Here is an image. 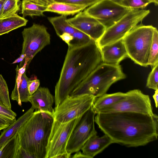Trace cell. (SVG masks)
I'll return each instance as SVG.
<instances>
[{"mask_svg": "<svg viewBox=\"0 0 158 158\" xmlns=\"http://www.w3.org/2000/svg\"><path fill=\"white\" fill-rule=\"evenodd\" d=\"M96 114L95 122L114 143L136 147L158 139V116L156 114L119 112Z\"/></svg>", "mask_w": 158, "mask_h": 158, "instance_id": "1", "label": "cell"}, {"mask_svg": "<svg viewBox=\"0 0 158 158\" xmlns=\"http://www.w3.org/2000/svg\"><path fill=\"white\" fill-rule=\"evenodd\" d=\"M102 62L100 49L93 40L83 45L68 47L55 86V107Z\"/></svg>", "mask_w": 158, "mask_h": 158, "instance_id": "2", "label": "cell"}, {"mask_svg": "<svg viewBox=\"0 0 158 158\" xmlns=\"http://www.w3.org/2000/svg\"><path fill=\"white\" fill-rule=\"evenodd\" d=\"M53 114L36 110L18 132L19 145L36 158H45Z\"/></svg>", "mask_w": 158, "mask_h": 158, "instance_id": "3", "label": "cell"}, {"mask_svg": "<svg viewBox=\"0 0 158 158\" xmlns=\"http://www.w3.org/2000/svg\"><path fill=\"white\" fill-rule=\"evenodd\" d=\"M126 77L119 64L102 62L73 90L70 95L89 94L97 98L106 94L113 84Z\"/></svg>", "mask_w": 158, "mask_h": 158, "instance_id": "4", "label": "cell"}, {"mask_svg": "<svg viewBox=\"0 0 158 158\" xmlns=\"http://www.w3.org/2000/svg\"><path fill=\"white\" fill-rule=\"evenodd\" d=\"M155 27L138 24L123 39L128 57L141 66L147 67L149 51Z\"/></svg>", "mask_w": 158, "mask_h": 158, "instance_id": "5", "label": "cell"}, {"mask_svg": "<svg viewBox=\"0 0 158 158\" xmlns=\"http://www.w3.org/2000/svg\"><path fill=\"white\" fill-rule=\"evenodd\" d=\"M149 10L132 9L114 24L106 29L101 37L95 41L99 48L123 39L135 26L150 13Z\"/></svg>", "mask_w": 158, "mask_h": 158, "instance_id": "6", "label": "cell"}, {"mask_svg": "<svg viewBox=\"0 0 158 158\" xmlns=\"http://www.w3.org/2000/svg\"><path fill=\"white\" fill-rule=\"evenodd\" d=\"M96 98L89 94L68 96L55 107L54 119L65 123L82 116L92 106Z\"/></svg>", "mask_w": 158, "mask_h": 158, "instance_id": "7", "label": "cell"}, {"mask_svg": "<svg viewBox=\"0 0 158 158\" xmlns=\"http://www.w3.org/2000/svg\"><path fill=\"white\" fill-rule=\"evenodd\" d=\"M23 38L21 54L25 57L24 63L28 67L34 57L46 46L50 44V35L44 25L33 23L24 28L22 32Z\"/></svg>", "mask_w": 158, "mask_h": 158, "instance_id": "8", "label": "cell"}, {"mask_svg": "<svg viewBox=\"0 0 158 158\" xmlns=\"http://www.w3.org/2000/svg\"><path fill=\"white\" fill-rule=\"evenodd\" d=\"M126 97L114 104L99 110V113L131 112L152 114L151 102L148 95L143 93L139 89L130 90L127 92Z\"/></svg>", "mask_w": 158, "mask_h": 158, "instance_id": "9", "label": "cell"}, {"mask_svg": "<svg viewBox=\"0 0 158 158\" xmlns=\"http://www.w3.org/2000/svg\"><path fill=\"white\" fill-rule=\"evenodd\" d=\"M132 9L110 0H101L84 11L97 19L106 29L112 26Z\"/></svg>", "mask_w": 158, "mask_h": 158, "instance_id": "10", "label": "cell"}, {"mask_svg": "<svg viewBox=\"0 0 158 158\" xmlns=\"http://www.w3.org/2000/svg\"><path fill=\"white\" fill-rule=\"evenodd\" d=\"M82 116L65 123H60L54 119L45 158H55L59 155L67 152L66 146L68 140Z\"/></svg>", "mask_w": 158, "mask_h": 158, "instance_id": "11", "label": "cell"}, {"mask_svg": "<svg viewBox=\"0 0 158 158\" xmlns=\"http://www.w3.org/2000/svg\"><path fill=\"white\" fill-rule=\"evenodd\" d=\"M96 113L92 106L81 117L74 128L68 142L67 152L70 154L80 150L86 141L97 134L94 125Z\"/></svg>", "mask_w": 158, "mask_h": 158, "instance_id": "12", "label": "cell"}, {"mask_svg": "<svg viewBox=\"0 0 158 158\" xmlns=\"http://www.w3.org/2000/svg\"><path fill=\"white\" fill-rule=\"evenodd\" d=\"M67 20L74 28L85 33L96 42L101 37L106 30L97 19L84 11L79 12Z\"/></svg>", "mask_w": 158, "mask_h": 158, "instance_id": "13", "label": "cell"}, {"mask_svg": "<svg viewBox=\"0 0 158 158\" xmlns=\"http://www.w3.org/2000/svg\"><path fill=\"white\" fill-rule=\"evenodd\" d=\"M102 62L118 64L128 56L123 39L100 48Z\"/></svg>", "mask_w": 158, "mask_h": 158, "instance_id": "14", "label": "cell"}, {"mask_svg": "<svg viewBox=\"0 0 158 158\" xmlns=\"http://www.w3.org/2000/svg\"><path fill=\"white\" fill-rule=\"evenodd\" d=\"M26 67L25 64L20 69L17 66L15 86L10 97L11 100L16 101L20 106H21L22 102H28L30 96L27 86L28 81L29 79L26 74Z\"/></svg>", "mask_w": 158, "mask_h": 158, "instance_id": "15", "label": "cell"}, {"mask_svg": "<svg viewBox=\"0 0 158 158\" xmlns=\"http://www.w3.org/2000/svg\"><path fill=\"white\" fill-rule=\"evenodd\" d=\"M28 102L36 110L53 114L54 109L52 105L54 102V97L48 88L39 87L34 94L30 96Z\"/></svg>", "mask_w": 158, "mask_h": 158, "instance_id": "16", "label": "cell"}, {"mask_svg": "<svg viewBox=\"0 0 158 158\" xmlns=\"http://www.w3.org/2000/svg\"><path fill=\"white\" fill-rule=\"evenodd\" d=\"M113 143L112 140L107 135L104 134L99 137L96 134L86 141L81 150L89 158H93Z\"/></svg>", "mask_w": 158, "mask_h": 158, "instance_id": "17", "label": "cell"}, {"mask_svg": "<svg viewBox=\"0 0 158 158\" xmlns=\"http://www.w3.org/2000/svg\"><path fill=\"white\" fill-rule=\"evenodd\" d=\"M35 109L31 106L17 120L4 129L0 135V147L18 132L31 116Z\"/></svg>", "mask_w": 158, "mask_h": 158, "instance_id": "18", "label": "cell"}, {"mask_svg": "<svg viewBox=\"0 0 158 158\" xmlns=\"http://www.w3.org/2000/svg\"><path fill=\"white\" fill-rule=\"evenodd\" d=\"M87 7L84 6L72 3L54 2L47 5L46 11L64 15H73L82 11Z\"/></svg>", "mask_w": 158, "mask_h": 158, "instance_id": "19", "label": "cell"}, {"mask_svg": "<svg viewBox=\"0 0 158 158\" xmlns=\"http://www.w3.org/2000/svg\"><path fill=\"white\" fill-rule=\"evenodd\" d=\"M28 21L17 14L6 17L0 18V35L26 26Z\"/></svg>", "mask_w": 158, "mask_h": 158, "instance_id": "20", "label": "cell"}, {"mask_svg": "<svg viewBox=\"0 0 158 158\" xmlns=\"http://www.w3.org/2000/svg\"><path fill=\"white\" fill-rule=\"evenodd\" d=\"M126 93L118 92L110 94L106 93L100 97L96 98L92 108L96 114L100 110L113 105L125 98Z\"/></svg>", "mask_w": 158, "mask_h": 158, "instance_id": "21", "label": "cell"}, {"mask_svg": "<svg viewBox=\"0 0 158 158\" xmlns=\"http://www.w3.org/2000/svg\"><path fill=\"white\" fill-rule=\"evenodd\" d=\"M67 16L49 17L48 20L53 26L57 35L59 37L64 33L72 34L77 29L68 22Z\"/></svg>", "mask_w": 158, "mask_h": 158, "instance_id": "22", "label": "cell"}, {"mask_svg": "<svg viewBox=\"0 0 158 158\" xmlns=\"http://www.w3.org/2000/svg\"><path fill=\"white\" fill-rule=\"evenodd\" d=\"M19 147L17 132L0 147V158H17Z\"/></svg>", "mask_w": 158, "mask_h": 158, "instance_id": "23", "label": "cell"}, {"mask_svg": "<svg viewBox=\"0 0 158 158\" xmlns=\"http://www.w3.org/2000/svg\"><path fill=\"white\" fill-rule=\"evenodd\" d=\"M47 5L38 4L28 0H23L21 13L23 18L27 16H43L46 11Z\"/></svg>", "mask_w": 158, "mask_h": 158, "instance_id": "24", "label": "cell"}, {"mask_svg": "<svg viewBox=\"0 0 158 158\" xmlns=\"http://www.w3.org/2000/svg\"><path fill=\"white\" fill-rule=\"evenodd\" d=\"M158 64V31L155 27L150 47L148 64L152 67Z\"/></svg>", "mask_w": 158, "mask_h": 158, "instance_id": "25", "label": "cell"}, {"mask_svg": "<svg viewBox=\"0 0 158 158\" xmlns=\"http://www.w3.org/2000/svg\"><path fill=\"white\" fill-rule=\"evenodd\" d=\"M20 0H6L1 11L0 18L10 16L16 14L20 10Z\"/></svg>", "mask_w": 158, "mask_h": 158, "instance_id": "26", "label": "cell"}, {"mask_svg": "<svg viewBox=\"0 0 158 158\" xmlns=\"http://www.w3.org/2000/svg\"><path fill=\"white\" fill-rule=\"evenodd\" d=\"M0 104L11 109L7 85L1 74L0 75Z\"/></svg>", "mask_w": 158, "mask_h": 158, "instance_id": "27", "label": "cell"}, {"mask_svg": "<svg viewBox=\"0 0 158 158\" xmlns=\"http://www.w3.org/2000/svg\"><path fill=\"white\" fill-rule=\"evenodd\" d=\"M72 35L73 39L70 42L68 47H75L83 45L89 43L93 40L89 36L77 30Z\"/></svg>", "mask_w": 158, "mask_h": 158, "instance_id": "28", "label": "cell"}, {"mask_svg": "<svg viewBox=\"0 0 158 158\" xmlns=\"http://www.w3.org/2000/svg\"><path fill=\"white\" fill-rule=\"evenodd\" d=\"M148 77L146 87L155 90H158V64L152 67Z\"/></svg>", "mask_w": 158, "mask_h": 158, "instance_id": "29", "label": "cell"}, {"mask_svg": "<svg viewBox=\"0 0 158 158\" xmlns=\"http://www.w3.org/2000/svg\"><path fill=\"white\" fill-rule=\"evenodd\" d=\"M150 3L149 0H123L120 5L134 9H143Z\"/></svg>", "mask_w": 158, "mask_h": 158, "instance_id": "30", "label": "cell"}, {"mask_svg": "<svg viewBox=\"0 0 158 158\" xmlns=\"http://www.w3.org/2000/svg\"><path fill=\"white\" fill-rule=\"evenodd\" d=\"M47 5L54 2H59L81 5L88 7L101 0H43Z\"/></svg>", "mask_w": 158, "mask_h": 158, "instance_id": "31", "label": "cell"}, {"mask_svg": "<svg viewBox=\"0 0 158 158\" xmlns=\"http://www.w3.org/2000/svg\"><path fill=\"white\" fill-rule=\"evenodd\" d=\"M0 116L12 122H14L16 120L17 114L11 109L0 104Z\"/></svg>", "mask_w": 158, "mask_h": 158, "instance_id": "32", "label": "cell"}, {"mask_svg": "<svg viewBox=\"0 0 158 158\" xmlns=\"http://www.w3.org/2000/svg\"><path fill=\"white\" fill-rule=\"evenodd\" d=\"M40 85V81L38 79H35L33 80L29 79L28 80L27 86L30 95H32L37 90Z\"/></svg>", "mask_w": 158, "mask_h": 158, "instance_id": "33", "label": "cell"}, {"mask_svg": "<svg viewBox=\"0 0 158 158\" xmlns=\"http://www.w3.org/2000/svg\"><path fill=\"white\" fill-rule=\"evenodd\" d=\"M17 158H36V157L31 152L20 146Z\"/></svg>", "mask_w": 158, "mask_h": 158, "instance_id": "34", "label": "cell"}, {"mask_svg": "<svg viewBox=\"0 0 158 158\" xmlns=\"http://www.w3.org/2000/svg\"><path fill=\"white\" fill-rule=\"evenodd\" d=\"M13 122L0 116V131L6 129Z\"/></svg>", "mask_w": 158, "mask_h": 158, "instance_id": "35", "label": "cell"}, {"mask_svg": "<svg viewBox=\"0 0 158 158\" xmlns=\"http://www.w3.org/2000/svg\"><path fill=\"white\" fill-rule=\"evenodd\" d=\"M59 37L66 43L68 46L69 45L71 41L73 39L72 34L67 33H64L61 35Z\"/></svg>", "mask_w": 158, "mask_h": 158, "instance_id": "36", "label": "cell"}, {"mask_svg": "<svg viewBox=\"0 0 158 158\" xmlns=\"http://www.w3.org/2000/svg\"><path fill=\"white\" fill-rule=\"evenodd\" d=\"M76 153L72 157V158H89V157L82 152L80 150L76 152Z\"/></svg>", "mask_w": 158, "mask_h": 158, "instance_id": "37", "label": "cell"}, {"mask_svg": "<svg viewBox=\"0 0 158 158\" xmlns=\"http://www.w3.org/2000/svg\"><path fill=\"white\" fill-rule=\"evenodd\" d=\"M152 97L154 101L155 106L157 108L158 106V90H155Z\"/></svg>", "mask_w": 158, "mask_h": 158, "instance_id": "38", "label": "cell"}, {"mask_svg": "<svg viewBox=\"0 0 158 158\" xmlns=\"http://www.w3.org/2000/svg\"><path fill=\"white\" fill-rule=\"evenodd\" d=\"M71 158V154L67 152L59 155L56 156L55 158Z\"/></svg>", "mask_w": 158, "mask_h": 158, "instance_id": "39", "label": "cell"}, {"mask_svg": "<svg viewBox=\"0 0 158 158\" xmlns=\"http://www.w3.org/2000/svg\"><path fill=\"white\" fill-rule=\"evenodd\" d=\"M25 56L24 55L21 54L20 56L15 60L12 63V64L22 62L25 58Z\"/></svg>", "mask_w": 158, "mask_h": 158, "instance_id": "40", "label": "cell"}, {"mask_svg": "<svg viewBox=\"0 0 158 158\" xmlns=\"http://www.w3.org/2000/svg\"><path fill=\"white\" fill-rule=\"evenodd\" d=\"M28 0L39 4L47 5L46 2L43 0Z\"/></svg>", "mask_w": 158, "mask_h": 158, "instance_id": "41", "label": "cell"}, {"mask_svg": "<svg viewBox=\"0 0 158 158\" xmlns=\"http://www.w3.org/2000/svg\"><path fill=\"white\" fill-rule=\"evenodd\" d=\"M6 0H1L0 1V15L3 4Z\"/></svg>", "mask_w": 158, "mask_h": 158, "instance_id": "42", "label": "cell"}, {"mask_svg": "<svg viewBox=\"0 0 158 158\" xmlns=\"http://www.w3.org/2000/svg\"><path fill=\"white\" fill-rule=\"evenodd\" d=\"M150 3H154L156 5H157L158 4V0H149Z\"/></svg>", "mask_w": 158, "mask_h": 158, "instance_id": "43", "label": "cell"}, {"mask_svg": "<svg viewBox=\"0 0 158 158\" xmlns=\"http://www.w3.org/2000/svg\"><path fill=\"white\" fill-rule=\"evenodd\" d=\"M113 2H115L116 3L120 4V3L122 2L123 0H110Z\"/></svg>", "mask_w": 158, "mask_h": 158, "instance_id": "44", "label": "cell"}, {"mask_svg": "<svg viewBox=\"0 0 158 158\" xmlns=\"http://www.w3.org/2000/svg\"></svg>", "mask_w": 158, "mask_h": 158, "instance_id": "45", "label": "cell"}]
</instances>
